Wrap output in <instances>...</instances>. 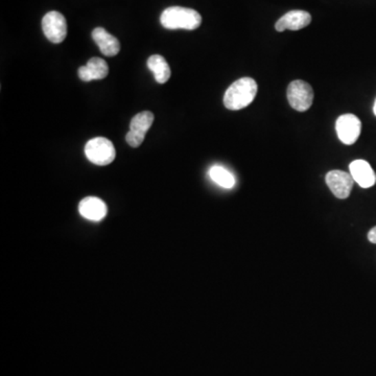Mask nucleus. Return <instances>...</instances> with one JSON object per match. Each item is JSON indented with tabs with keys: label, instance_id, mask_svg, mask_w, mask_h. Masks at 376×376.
I'll use <instances>...</instances> for the list:
<instances>
[{
	"label": "nucleus",
	"instance_id": "14",
	"mask_svg": "<svg viewBox=\"0 0 376 376\" xmlns=\"http://www.w3.org/2000/svg\"><path fill=\"white\" fill-rule=\"evenodd\" d=\"M154 118H155V116L149 111H143V112L135 115L130 123L131 132L137 133V134L145 137L147 131L153 125Z\"/></svg>",
	"mask_w": 376,
	"mask_h": 376
},
{
	"label": "nucleus",
	"instance_id": "2",
	"mask_svg": "<svg viewBox=\"0 0 376 376\" xmlns=\"http://www.w3.org/2000/svg\"><path fill=\"white\" fill-rule=\"evenodd\" d=\"M160 22L167 30H194L201 25L202 17L195 10L171 7L161 14Z\"/></svg>",
	"mask_w": 376,
	"mask_h": 376
},
{
	"label": "nucleus",
	"instance_id": "6",
	"mask_svg": "<svg viewBox=\"0 0 376 376\" xmlns=\"http://www.w3.org/2000/svg\"><path fill=\"white\" fill-rule=\"evenodd\" d=\"M337 137L344 145H351L357 143L362 132V121L357 115L343 114L335 123Z\"/></svg>",
	"mask_w": 376,
	"mask_h": 376
},
{
	"label": "nucleus",
	"instance_id": "17",
	"mask_svg": "<svg viewBox=\"0 0 376 376\" xmlns=\"http://www.w3.org/2000/svg\"><path fill=\"white\" fill-rule=\"evenodd\" d=\"M368 240L372 244H376V226L370 230L369 233H368Z\"/></svg>",
	"mask_w": 376,
	"mask_h": 376
},
{
	"label": "nucleus",
	"instance_id": "3",
	"mask_svg": "<svg viewBox=\"0 0 376 376\" xmlns=\"http://www.w3.org/2000/svg\"><path fill=\"white\" fill-rule=\"evenodd\" d=\"M85 155L93 165L105 167L114 161L116 152L114 145L109 139L96 137L89 140L85 145Z\"/></svg>",
	"mask_w": 376,
	"mask_h": 376
},
{
	"label": "nucleus",
	"instance_id": "4",
	"mask_svg": "<svg viewBox=\"0 0 376 376\" xmlns=\"http://www.w3.org/2000/svg\"><path fill=\"white\" fill-rule=\"evenodd\" d=\"M288 101L293 109L304 112L311 108L313 102V90L304 81H293L288 87Z\"/></svg>",
	"mask_w": 376,
	"mask_h": 376
},
{
	"label": "nucleus",
	"instance_id": "1",
	"mask_svg": "<svg viewBox=\"0 0 376 376\" xmlns=\"http://www.w3.org/2000/svg\"><path fill=\"white\" fill-rule=\"evenodd\" d=\"M258 83L253 79H240L226 91L224 96V105L229 110H242L253 102L258 94Z\"/></svg>",
	"mask_w": 376,
	"mask_h": 376
},
{
	"label": "nucleus",
	"instance_id": "10",
	"mask_svg": "<svg viewBox=\"0 0 376 376\" xmlns=\"http://www.w3.org/2000/svg\"><path fill=\"white\" fill-rule=\"evenodd\" d=\"M107 205L96 197H87L81 201L79 212L89 221L100 222L107 216Z\"/></svg>",
	"mask_w": 376,
	"mask_h": 376
},
{
	"label": "nucleus",
	"instance_id": "11",
	"mask_svg": "<svg viewBox=\"0 0 376 376\" xmlns=\"http://www.w3.org/2000/svg\"><path fill=\"white\" fill-rule=\"evenodd\" d=\"M109 74L108 64L102 58H91L86 66L79 68V78L83 82H91L94 80H103Z\"/></svg>",
	"mask_w": 376,
	"mask_h": 376
},
{
	"label": "nucleus",
	"instance_id": "12",
	"mask_svg": "<svg viewBox=\"0 0 376 376\" xmlns=\"http://www.w3.org/2000/svg\"><path fill=\"white\" fill-rule=\"evenodd\" d=\"M92 38L104 56H114L121 50V43L117 38L109 34L105 28H94L92 32Z\"/></svg>",
	"mask_w": 376,
	"mask_h": 376
},
{
	"label": "nucleus",
	"instance_id": "18",
	"mask_svg": "<svg viewBox=\"0 0 376 376\" xmlns=\"http://www.w3.org/2000/svg\"><path fill=\"white\" fill-rule=\"evenodd\" d=\"M373 112H374V114H375V116H376V100H375V102H374Z\"/></svg>",
	"mask_w": 376,
	"mask_h": 376
},
{
	"label": "nucleus",
	"instance_id": "7",
	"mask_svg": "<svg viewBox=\"0 0 376 376\" xmlns=\"http://www.w3.org/2000/svg\"><path fill=\"white\" fill-rule=\"evenodd\" d=\"M325 181L333 196L341 200L347 199L351 196L355 184V180L351 174L339 169L327 173Z\"/></svg>",
	"mask_w": 376,
	"mask_h": 376
},
{
	"label": "nucleus",
	"instance_id": "16",
	"mask_svg": "<svg viewBox=\"0 0 376 376\" xmlns=\"http://www.w3.org/2000/svg\"><path fill=\"white\" fill-rule=\"evenodd\" d=\"M145 137L143 135L137 134V133L131 132L129 131L128 134L125 136V141L128 143V145L132 147H140L141 143L145 140Z\"/></svg>",
	"mask_w": 376,
	"mask_h": 376
},
{
	"label": "nucleus",
	"instance_id": "13",
	"mask_svg": "<svg viewBox=\"0 0 376 376\" xmlns=\"http://www.w3.org/2000/svg\"><path fill=\"white\" fill-rule=\"evenodd\" d=\"M147 67L153 72L154 78L159 84H165L171 78V68L163 56L154 54L147 60Z\"/></svg>",
	"mask_w": 376,
	"mask_h": 376
},
{
	"label": "nucleus",
	"instance_id": "8",
	"mask_svg": "<svg viewBox=\"0 0 376 376\" xmlns=\"http://www.w3.org/2000/svg\"><path fill=\"white\" fill-rule=\"evenodd\" d=\"M311 21V16L309 12L295 10L282 16L275 24V28L277 32H284L286 30H299L306 28Z\"/></svg>",
	"mask_w": 376,
	"mask_h": 376
},
{
	"label": "nucleus",
	"instance_id": "9",
	"mask_svg": "<svg viewBox=\"0 0 376 376\" xmlns=\"http://www.w3.org/2000/svg\"><path fill=\"white\" fill-rule=\"evenodd\" d=\"M349 171L355 183L359 184L362 188H370L375 185V171L367 161L363 159L353 161L349 165Z\"/></svg>",
	"mask_w": 376,
	"mask_h": 376
},
{
	"label": "nucleus",
	"instance_id": "5",
	"mask_svg": "<svg viewBox=\"0 0 376 376\" xmlns=\"http://www.w3.org/2000/svg\"><path fill=\"white\" fill-rule=\"evenodd\" d=\"M44 35L52 43H62L67 36V22L59 12L52 11L42 19Z\"/></svg>",
	"mask_w": 376,
	"mask_h": 376
},
{
	"label": "nucleus",
	"instance_id": "15",
	"mask_svg": "<svg viewBox=\"0 0 376 376\" xmlns=\"http://www.w3.org/2000/svg\"><path fill=\"white\" fill-rule=\"evenodd\" d=\"M209 177L212 181L221 187L230 189L236 185V178L230 173L225 167H220V165H214L209 169Z\"/></svg>",
	"mask_w": 376,
	"mask_h": 376
}]
</instances>
